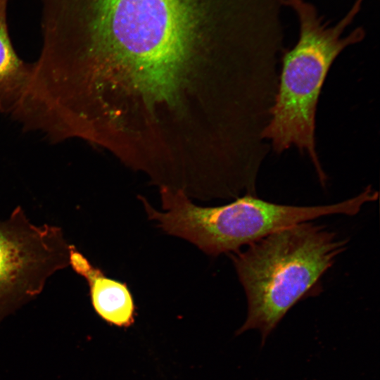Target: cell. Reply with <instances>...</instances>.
<instances>
[{
  "label": "cell",
  "instance_id": "6da1fadb",
  "mask_svg": "<svg viewBox=\"0 0 380 380\" xmlns=\"http://www.w3.org/2000/svg\"><path fill=\"white\" fill-rule=\"evenodd\" d=\"M35 66L68 97L110 114L175 120L231 82L236 26L205 30L196 0H39Z\"/></svg>",
  "mask_w": 380,
  "mask_h": 380
},
{
  "label": "cell",
  "instance_id": "7a4b0ae2",
  "mask_svg": "<svg viewBox=\"0 0 380 380\" xmlns=\"http://www.w3.org/2000/svg\"><path fill=\"white\" fill-rule=\"evenodd\" d=\"M347 245L348 239L309 221L229 253L248 303L246 319L236 334L258 329L263 344L296 303L317 291L322 277Z\"/></svg>",
  "mask_w": 380,
  "mask_h": 380
},
{
  "label": "cell",
  "instance_id": "3957f363",
  "mask_svg": "<svg viewBox=\"0 0 380 380\" xmlns=\"http://www.w3.org/2000/svg\"><path fill=\"white\" fill-rule=\"evenodd\" d=\"M364 0H355L336 25L323 23L315 7L301 1L293 8L299 20V37L281 56V67L270 118L262 137L272 150L281 153L292 146L306 153L322 186L327 175L315 147V116L319 95L329 69L346 47L365 36L361 27L343 37L345 30L361 9Z\"/></svg>",
  "mask_w": 380,
  "mask_h": 380
},
{
  "label": "cell",
  "instance_id": "277c9868",
  "mask_svg": "<svg viewBox=\"0 0 380 380\" xmlns=\"http://www.w3.org/2000/svg\"><path fill=\"white\" fill-rule=\"evenodd\" d=\"M161 209L139 197L149 220L167 234L189 241L211 256L236 252L280 229L330 215L353 216L363 202L355 196L325 205L297 206L243 195L222 205L203 207L180 192L160 190Z\"/></svg>",
  "mask_w": 380,
  "mask_h": 380
},
{
  "label": "cell",
  "instance_id": "5b68a950",
  "mask_svg": "<svg viewBox=\"0 0 380 380\" xmlns=\"http://www.w3.org/2000/svg\"><path fill=\"white\" fill-rule=\"evenodd\" d=\"M69 248L60 228L32 224L20 207L0 221V319L69 265Z\"/></svg>",
  "mask_w": 380,
  "mask_h": 380
},
{
  "label": "cell",
  "instance_id": "8992f818",
  "mask_svg": "<svg viewBox=\"0 0 380 380\" xmlns=\"http://www.w3.org/2000/svg\"><path fill=\"white\" fill-rule=\"evenodd\" d=\"M69 265L87 281L93 307L108 323L128 327L134 322V303L126 283L110 279L70 245Z\"/></svg>",
  "mask_w": 380,
  "mask_h": 380
},
{
  "label": "cell",
  "instance_id": "52a82bcc",
  "mask_svg": "<svg viewBox=\"0 0 380 380\" xmlns=\"http://www.w3.org/2000/svg\"><path fill=\"white\" fill-rule=\"evenodd\" d=\"M8 0H0V110L10 113L26 82L29 64L17 55L7 24Z\"/></svg>",
  "mask_w": 380,
  "mask_h": 380
},
{
  "label": "cell",
  "instance_id": "ba28073f",
  "mask_svg": "<svg viewBox=\"0 0 380 380\" xmlns=\"http://www.w3.org/2000/svg\"><path fill=\"white\" fill-rule=\"evenodd\" d=\"M286 6H291L293 8L296 4L300 2L302 0H284Z\"/></svg>",
  "mask_w": 380,
  "mask_h": 380
}]
</instances>
